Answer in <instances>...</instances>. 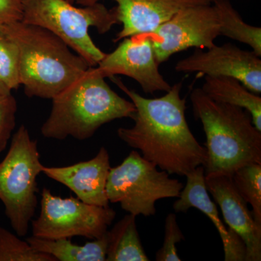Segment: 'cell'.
Instances as JSON below:
<instances>
[{
  "instance_id": "obj_7",
  "label": "cell",
  "mask_w": 261,
  "mask_h": 261,
  "mask_svg": "<svg viewBox=\"0 0 261 261\" xmlns=\"http://www.w3.org/2000/svg\"><path fill=\"white\" fill-rule=\"evenodd\" d=\"M154 163L133 150L108 174L106 193L110 202L120 203L128 214L154 216L155 203L164 198L179 197L183 184L159 171Z\"/></svg>"
},
{
  "instance_id": "obj_9",
  "label": "cell",
  "mask_w": 261,
  "mask_h": 261,
  "mask_svg": "<svg viewBox=\"0 0 261 261\" xmlns=\"http://www.w3.org/2000/svg\"><path fill=\"white\" fill-rule=\"evenodd\" d=\"M160 64L189 48L208 49L221 36L217 13L212 4L184 8L147 34Z\"/></svg>"
},
{
  "instance_id": "obj_21",
  "label": "cell",
  "mask_w": 261,
  "mask_h": 261,
  "mask_svg": "<svg viewBox=\"0 0 261 261\" xmlns=\"http://www.w3.org/2000/svg\"><path fill=\"white\" fill-rule=\"evenodd\" d=\"M0 261H57L49 254L38 252L25 240L0 226Z\"/></svg>"
},
{
  "instance_id": "obj_20",
  "label": "cell",
  "mask_w": 261,
  "mask_h": 261,
  "mask_svg": "<svg viewBox=\"0 0 261 261\" xmlns=\"http://www.w3.org/2000/svg\"><path fill=\"white\" fill-rule=\"evenodd\" d=\"M231 179L243 200L251 205L255 221L261 225V164L253 163L239 168Z\"/></svg>"
},
{
  "instance_id": "obj_13",
  "label": "cell",
  "mask_w": 261,
  "mask_h": 261,
  "mask_svg": "<svg viewBox=\"0 0 261 261\" xmlns=\"http://www.w3.org/2000/svg\"><path fill=\"white\" fill-rule=\"evenodd\" d=\"M103 0H75L80 6ZM117 3L122 29L113 39L115 43L125 38L150 34L177 12L188 7L211 4V0H112Z\"/></svg>"
},
{
  "instance_id": "obj_25",
  "label": "cell",
  "mask_w": 261,
  "mask_h": 261,
  "mask_svg": "<svg viewBox=\"0 0 261 261\" xmlns=\"http://www.w3.org/2000/svg\"><path fill=\"white\" fill-rule=\"evenodd\" d=\"M21 19L22 0H0V27Z\"/></svg>"
},
{
  "instance_id": "obj_5",
  "label": "cell",
  "mask_w": 261,
  "mask_h": 261,
  "mask_svg": "<svg viewBox=\"0 0 261 261\" xmlns=\"http://www.w3.org/2000/svg\"><path fill=\"white\" fill-rule=\"evenodd\" d=\"M21 21L53 33L91 67L106 53L96 45L89 29L105 34L120 23L116 7L108 9L101 3L75 7L67 0H22Z\"/></svg>"
},
{
  "instance_id": "obj_10",
  "label": "cell",
  "mask_w": 261,
  "mask_h": 261,
  "mask_svg": "<svg viewBox=\"0 0 261 261\" xmlns=\"http://www.w3.org/2000/svg\"><path fill=\"white\" fill-rule=\"evenodd\" d=\"M175 70L179 73L231 77L254 93H261L260 57L230 43L215 44L206 51L197 49L191 56L176 63Z\"/></svg>"
},
{
  "instance_id": "obj_17",
  "label": "cell",
  "mask_w": 261,
  "mask_h": 261,
  "mask_svg": "<svg viewBox=\"0 0 261 261\" xmlns=\"http://www.w3.org/2000/svg\"><path fill=\"white\" fill-rule=\"evenodd\" d=\"M27 241L34 250L49 254L57 261H105L109 236L108 230L101 238L84 245H76L66 238L47 240L32 236Z\"/></svg>"
},
{
  "instance_id": "obj_15",
  "label": "cell",
  "mask_w": 261,
  "mask_h": 261,
  "mask_svg": "<svg viewBox=\"0 0 261 261\" xmlns=\"http://www.w3.org/2000/svg\"><path fill=\"white\" fill-rule=\"evenodd\" d=\"M187 184L180 192L178 200L173 203L177 213H186L191 207L198 209L214 223L219 231L224 246L225 261H244L246 258V247L241 238L227 228L220 219L216 204L208 195L205 182V171L198 166L186 175Z\"/></svg>"
},
{
  "instance_id": "obj_27",
  "label": "cell",
  "mask_w": 261,
  "mask_h": 261,
  "mask_svg": "<svg viewBox=\"0 0 261 261\" xmlns=\"http://www.w3.org/2000/svg\"><path fill=\"white\" fill-rule=\"evenodd\" d=\"M67 1L70 2V3H73L74 4L75 0H67Z\"/></svg>"
},
{
  "instance_id": "obj_3",
  "label": "cell",
  "mask_w": 261,
  "mask_h": 261,
  "mask_svg": "<svg viewBox=\"0 0 261 261\" xmlns=\"http://www.w3.org/2000/svg\"><path fill=\"white\" fill-rule=\"evenodd\" d=\"M190 99L194 116L202 122L205 134V175L231 177L239 168L261 164V132L248 111L215 101L201 88L192 90Z\"/></svg>"
},
{
  "instance_id": "obj_22",
  "label": "cell",
  "mask_w": 261,
  "mask_h": 261,
  "mask_svg": "<svg viewBox=\"0 0 261 261\" xmlns=\"http://www.w3.org/2000/svg\"><path fill=\"white\" fill-rule=\"evenodd\" d=\"M0 81L11 90L20 86L18 47L0 27Z\"/></svg>"
},
{
  "instance_id": "obj_24",
  "label": "cell",
  "mask_w": 261,
  "mask_h": 261,
  "mask_svg": "<svg viewBox=\"0 0 261 261\" xmlns=\"http://www.w3.org/2000/svg\"><path fill=\"white\" fill-rule=\"evenodd\" d=\"M17 108L11 93L0 95V152L6 148L14 130Z\"/></svg>"
},
{
  "instance_id": "obj_1",
  "label": "cell",
  "mask_w": 261,
  "mask_h": 261,
  "mask_svg": "<svg viewBox=\"0 0 261 261\" xmlns=\"http://www.w3.org/2000/svg\"><path fill=\"white\" fill-rule=\"evenodd\" d=\"M134 103L135 124L120 128L118 137L144 159L168 174L186 176L207 161L205 147L196 140L187 123L186 99L181 98V82L171 86L163 97L146 98L128 89L120 79L111 77Z\"/></svg>"
},
{
  "instance_id": "obj_18",
  "label": "cell",
  "mask_w": 261,
  "mask_h": 261,
  "mask_svg": "<svg viewBox=\"0 0 261 261\" xmlns=\"http://www.w3.org/2000/svg\"><path fill=\"white\" fill-rule=\"evenodd\" d=\"M135 215L128 214L108 231L107 261H148L141 243Z\"/></svg>"
},
{
  "instance_id": "obj_4",
  "label": "cell",
  "mask_w": 261,
  "mask_h": 261,
  "mask_svg": "<svg viewBox=\"0 0 261 261\" xmlns=\"http://www.w3.org/2000/svg\"><path fill=\"white\" fill-rule=\"evenodd\" d=\"M2 28L18 47L20 84L29 97L51 99L91 67L46 29L21 20Z\"/></svg>"
},
{
  "instance_id": "obj_8",
  "label": "cell",
  "mask_w": 261,
  "mask_h": 261,
  "mask_svg": "<svg viewBox=\"0 0 261 261\" xmlns=\"http://www.w3.org/2000/svg\"><path fill=\"white\" fill-rule=\"evenodd\" d=\"M116 215L109 206L91 205L72 196L63 198L44 188L40 214L32 221V236L47 240L74 237L95 240L107 232Z\"/></svg>"
},
{
  "instance_id": "obj_2",
  "label": "cell",
  "mask_w": 261,
  "mask_h": 261,
  "mask_svg": "<svg viewBox=\"0 0 261 261\" xmlns=\"http://www.w3.org/2000/svg\"><path fill=\"white\" fill-rule=\"evenodd\" d=\"M51 100L50 113L41 133L58 140L68 137L87 140L103 125L132 118L136 111L134 103L113 91L97 67H90Z\"/></svg>"
},
{
  "instance_id": "obj_19",
  "label": "cell",
  "mask_w": 261,
  "mask_h": 261,
  "mask_svg": "<svg viewBox=\"0 0 261 261\" xmlns=\"http://www.w3.org/2000/svg\"><path fill=\"white\" fill-rule=\"evenodd\" d=\"M211 4L219 17L221 36L247 44L260 57V27L245 23L230 0H211Z\"/></svg>"
},
{
  "instance_id": "obj_6",
  "label": "cell",
  "mask_w": 261,
  "mask_h": 261,
  "mask_svg": "<svg viewBox=\"0 0 261 261\" xmlns=\"http://www.w3.org/2000/svg\"><path fill=\"white\" fill-rule=\"evenodd\" d=\"M44 166L37 142L21 125L13 136L9 150L0 163V200L18 237H24L37 206V177Z\"/></svg>"
},
{
  "instance_id": "obj_26",
  "label": "cell",
  "mask_w": 261,
  "mask_h": 261,
  "mask_svg": "<svg viewBox=\"0 0 261 261\" xmlns=\"http://www.w3.org/2000/svg\"><path fill=\"white\" fill-rule=\"evenodd\" d=\"M11 89L8 88L3 82L0 81V95L11 93Z\"/></svg>"
},
{
  "instance_id": "obj_14",
  "label": "cell",
  "mask_w": 261,
  "mask_h": 261,
  "mask_svg": "<svg viewBox=\"0 0 261 261\" xmlns=\"http://www.w3.org/2000/svg\"><path fill=\"white\" fill-rule=\"evenodd\" d=\"M107 149L101 147L95 157L63 167H46L42 173L71 190L77 198L91 205L109 206L106 193L111 169Z\"/></svg>"
},
{
  "instance_id": "obj_16",
  "label": "cell",
  "mask_w": 261,
  "mask_h": 261,
  "mask_svg": "<svg viewBox=\"0 0 261 261\" xmlns=\"http://www.w3.org/2000/svg\"><path fill=\"white\" fill-rule=\"evenodd\" d=\"M202 91L217 102L238 106L251 115L255 127L261 132V97L231 77L205 75Z\"/></svg>"
},
{
  "instance_id": "obj_11",
  "label": "cell",
  "mask_w": 261,
  "mask_h": 261,
  "mask_svg": "<svg viewBox=\"0 0 261 261\" xmlns=\"http://www.w3.org/2000/svg\"><path fill=\"white\" fill-rule=\"evenodd\" d=\"M159 65L148 35L140 34L123 39L96 67L105 78L126 75L140 84L146 94H153L171 88Z\"/></svg>"
},
{
  "instance_id": "obj_12",
  "label": "cell",
  "mask_w": 261,
  "mask_h": 261,
  "mask_svg": "<svg viewBox=\"0 0 261 261\" xmlns=\"http://www.w3.org/2000/svg\"><path fill=\"white\" fill-rule=\"evenodd\" d=\"M207 192L219 205L226 224L235 231L246 247V261L261 260V225L257 224L247 203L226 175H205Z\"/></svg>"
},
{
  "instance_id": "obj_23",
  "label": "cell",
  "mask_w": 261,
  "mask_h": 261,
  "mask_svg": "<svg viewBox=\"0 0 261 261\" xmlns=\"http://www.w3.org/2000/svg\"><path fill=\"white\" fill-rule=\"evenodd\" d=\"M183 233L180 229L176 215L169 214L165 221L164 242L162 247L156 253L158 261H180L176 244L184 240Z\"/></svg>"
}]
</instances>
